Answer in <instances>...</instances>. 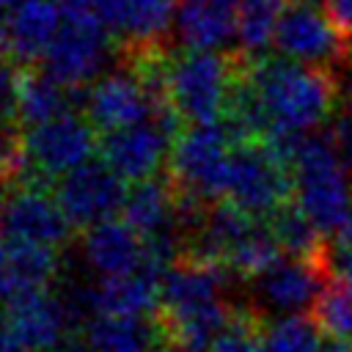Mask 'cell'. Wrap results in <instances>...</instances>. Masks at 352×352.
<instances>
[{
  "label": "cell",
  "mask_w": 352,
  "mask_h": 352,
  "mask_svg": "<svg viewBox=\"0 0 352 352\" xmlns=\"http://www.w3.org/2000/svg\"><path fill=\"white\" fill-rule=\"evenodd\" d=\"M60 261L55 248L11 242V292L8 300L25 292L47 289L58 278Z\"/></svg>",
  "instance_id": "d4e9b609"
},
{
  "label": "cell",
  "mask_w": 352,
  "mask_h": 352,
  "mask_svg": "<svg viewBox=\"0 0 352 352\" xmlns=\"http://www.w3.org/2000/svg\"><path fill=\"white\" fill-rule=\"evenodd\" d=\"M113 36L121 41L148 50L168 30H173L176 0H85Z\"/></svg>",
  "instance_id": "e0dca14e"
},
{
  "label": "cell",
  "mask_w": 352,
  "mask_h": 352,
  "mask_svg": "<svg viewBox=\"0 0 352 352\" xmlns=\"http://www.w3.org/2000/svg\"><path fill=\"white\" fill-rule=\"evenodd\" d=\"M330 138L341 157L352 162V104H336L333 124H330Z\"/></svg>",
  "instance_id": "f1b7e54d"
},
{
  "label": "cell",
  "mask_w": 352,
  "mask_h": 352,
  "mask_svg": "<svg viewBox=\"0 0 352 352\" xmlns=\"http://www.w3.org/2000/svg\"><path fill=\"white\" fill-rule=\"evenodd\" d=\"M85 341L91 352H157L162 330L151 327L148 316L96 314L85 322Z\"/></svg>",
  "instance_id": "44dd1931"
},
{
  "label": "cell",
  "mask_w": 352,
  "mask_h": 352,
  "mask_svg": "<svg viewBox=\"0 0 352 352\" xmlns=\"http://www.w3.org/2000/svg\"><path fill=\"white\" fill-rule=\"evenodd\" d=\"M228 267L204 258L173 261L162 272L160 314L162 338L184 352H209L212 341L231 322Z\"/></svg>",
  "instance_id": "7a4b0ae2"
},
{
  "label": "cell",
  "mask_w": 352,
  "mask_h": 352,
  "mask_svg": "<svg viewBox=\"0 0 352 352\" xmlns=\"http://www.w3.org/2000/svg\"><path fill=\"white\" fill-rule=\"evenodd\" d=\"M11 292V242L0 234V300L6 302Z\"/></svg>",
  "instance_id": "1f68e13d"
},
{
  "label": "cell",
  "mask_w": 352,
  "mask_h": 352,
  "mask_svg": "<svg viewBox=\"0 0 352 352\" xmlns=\"http://www.w3.org/2000/svg\"><path fill=\"white\" fill-rule=\"evenodd\" d=\"M50 352H91L88 349V341H85V336L80 338V336H74V330L60 341V344H55Z\"/></svg>",
  "instance_id": "e575fe53"
},
{
  "label": "cell",
  "mask_w": 352,
  "mask_h": 352,
  "mask_svg": "<svg viewBox=\"0 0 352 352\" xmlns=\"http://www.w3.org/2000/svg\"><path fill=\"white\" fill-rule=\"evenodd\" d=\"M314 322L327 338L352 344V286L346 278H330L314 302Z\"/></svg>",
  "instance_id": "484cf974"
},
{
  "label": "cell",
  "mask_w": 352,
  "mask_h": 352,
  "mask_svg": "<svg viewBox=\"0 0 352 352\" xmlns=\"http://www.w3.org/2000/svg\"><path fill=\"white\" fill-rule=\"evenodd\" d=\"M16 88H19V74L8 60H0V118L14 113L16 104Z\"/></svg>",
  "instance_id": "f546056e"
},
{
  "label": "cell",
  "mask_w": 352,
  "mask_h": 352,
  "mask_svg": "<svg viewBox=\"0 0 352 352\" xmlns=\"http://www.w3.org/2000/svg\"><path fill=\"white\" fill-rule=\"evenodd\" d=\"M319 324L308 316H275L261 330V352H324Z\"/></svg>",
  "instance_id": "4316f807"
},
{
  "label": "cell",
  "mask_w": 352,
  "mask_h": 352,
  "mask_svg": "<svg viewBox=\"0 0 352 352\" xmlns=\"http://www.w3.org/2000/svg\"><path fill=\"white\" fill-rule=\"evenodd\" d=\"M69 110H72L69 85L60 82L55 74H50L44 69V72H28L19 77L14 113L25 126L50 121V118L63 116Z\"/></svg>",
  "instance_id": "7402d4cb"
},
{
  "label": "cell",
  "mask_w": 352,
  "mask_h": 352,
  "mask_svg": "<svg viewBox=\"0 0 352 352\" xmlns=\"http://www.w3.org/2000/svg\"><path fill=\"white\" fill-rule=\"evenodd\" d=\"M344 264V278H346V283L352 286V258L349 261H341Z\"/></svg>",
  "instance_id": "8d00e7d4"
},
{
  "label": "cell",
  "mask_w": 352,
  "mask_h": 352,
  "mask_svg": "<svg viewBox=\"0 0 352 352\" xmlns=\"http://www.w3.org/2000/svg\"><path fill=\"white\" fill-rule=\"evenodd\" d=\"M162 107H170L165 94L143 77L138 63L102 72L85 94V116L102 132L143 121Z\"/></svg>",
  "instance_id": "9c48e42d"
},
{
  "label": "cell",
  "mask_w": 352,
  "mask_h": 352,
  "mask_svg": "<svg viewBox=\"0 0 352 352\" xmlns=\"http://www.w3.org/2000/svg\"><path fill=\"white\" fill-rule=\"evenodd\" d=\"M113 55V33L85 0H66L55 38L44 52V69L69 88L91 85L107 72Z\"/></svg>",
  "instance_id": "8992f818"
},
{
  "label": "cell",
  "mask_w": 352,
  "mask_h": 352,
  "mask_svg": "<svg viewBox=\"0 0 352 352\" xmlns=\"http://www.w3.org/2000/svg\"><path fill=\"white\" fill-rule=\"evenodd\" d=\"M69 228L72 223L63 214L58 198L36 184L14 190L0 214V231L8 242L41 245L58 250L69 239Z\"/></svg>",
  "instance_id": "5bb4252c"
},
{
  "label": "cell",
  "mask_w": 352,
  "mask_h": 352,
  "mask_svg": "<svg viewBox=\"0 0 352 352\" xmlns=\"http://www.w3.org/2000/svg\"><path fill=\"white\" fill-rule=\"evenodd\" d=\"M179 121L182 118L170 107H162L143 121L104 132V138L99 143L102 160L124 182L135 184L143 179H154L160 173V168L170 160V148L176 140L173 129Z\"/></svg>",
  "instance_id": "ba28073f"
},
{
  "label": "cell",
  "mask_w": 352,
  "mask_h": 352,
  "mask_svg": "<svg viewBox=\"0 0 352 352\" xmlns=\"http://www.w3.org/2000/svg\"><path fill=\"white\" fill-rule=\"evenodd\" d=\"M0 352H33V349L6 324L3 316H0Z\"/></svg>",
  "instance_id": "836d02e7"
},
{
  "label": "cell",
  "mask_w": 352,
  "mask_h": 352,
  "mask_svg": "<svg viewBox=\"0 0 352 352\" xmlns=\"http://www.w3.org/2000/svg\"><path fill=\"white\" fill-rule=\"evenodd\" d=\"M3 319L33 352H50L74 330V319L63 297L50 294L47 289L25 292L6 300Z\"/></svg>",
  "instance_id": "2e32d148"
},
{
  "label": "cell",
  "mask_w": 352,
  "mask_h": 352,
  "mask_svg": "<svg viewBox=\"0 0 352 352\" xmlns=\"http://www.w3.org/2000/svg\"><path fill=\"white\" fill-rule=\"evenodd\" d=\"M239 0H176L173 36L190 50H226L236 41Z\"/></svg>",
  "instance_id": "ac0fdd59"
},
{
  "label": "cell",
  "mask_w": 352,
  "mask_h": 352,
  "mask_svg": "<svg viewBox=\"0 0 352 352\" xmlns=\"http://www.w3.org/2000/svg\"><path fill=\"white\" fill-rule=\"evenodd\" d=\"M6 201H8V190H6V176H0V214L6 209Z\"/></svg>",
  "instance_id": "d590c367"
},
{
  "label": "cell",
  "mask_w": 352,
  "mask_h": 352,
  "mask_svg": "<svg viewBox=\"0 0 352 352\" xmlns=\"http://www.w3.org/2000/svg\"><path fill=\"white\" fill-rule=\"evenodd\" d=\"M338 96L330 69L292 60L286 55L253 58L236 77L226 121L242 140L278 146L294 135L314 132L336 113Z\"/></svg>",
  "instance_id": "6da1fadb"
},
{
  "label": "cell",
  "mask_w": 352,
  "mask_h": 352,
  "mask_svg": "<svg viewBox=\"0 0 352 352\" xmlns=\"http://www.w3.org/2000/svg\"><path fill=\"white\" fill-rule=\"evenodd\" d=\"M275 50L292 60L333 69L352 50V41L316 3L292 0L280 14Z\"/></svg>",
  "instance_id": "7c38bea8"
},
{
  "label": "cell",
  "mask_w": 352,
  "mask_h": 352,
  "mask_svg": "<svg viewBox=\"0 0 352 352\" xmlns=\"http://www.w3.org/2000/svg\"><path fill=\"white\" fill-rule=\"evenodd\" d=\"M82 261L96 278H118L138 272L143 267H160L154 261L148 242L126 223V220H102L91 228H85L82 236Z\"/></svg>",
  "instance_id": "9a60e30c"
},
{
  "label": "cell",
  "mask_w": 352,
  "mask_h": 352,
  "mask_svg": "<svg viewBox=\"0 0 352 352\" xmlns=\"http://www.w3.org/2000/svg\"><path fill=\"white\" fill-rule=\"evenodd\" d=\"M286 0H239L236 19V44L245 55L261 58L270 47H275V33Z\"/></svg>",
  "instance_id": "603a6c76"
},
{
  "label": "cell",
  "mask_w": 352,
  "mask_h": 352,
  "mask_svg": "<svg viewBox=\"0 0 352 352\" xmlns=\"http://www.w3.org/2000/svg\"><path fill=\"white\" fill-rule=\"evenodd\" d=\"M22 165H25V138H19L16 129L0 118V176H11Z\"/></svg>",
  "instance_id": "83f0119b"
},
{
  "label": "cell",
  "mask_w": 352,
  "mask_h": 352,
  "mask_svg": "<svg viewBox=\"0 0 352 352\" xmlns=\"http://www.w3.org/2000/svg\"><path fill=\"white\" fill-rule=\"evenodd\" d=\"M52 195L58 198L63 214L77 228H91L102 220L116 217L124 209L126 187L124 179L102 160H88L85 165L63 173L55 182Z\"/></svg>",
  "instance_id": "4fadbf2b"
},
{
  "label": "cell",
  "mask_w": 352,
  "mask_h": 352,
  "mask_svg": "<svg viewBox=\"0 0 352 352\" xmlns=\"http://www.w3.org/2000/svg\"><path fill=\"white\" fill-rule=\"evenodd\" d=\"M63 6L55 0H16L3 19L6 47L16 60H41L60 28Z\"/></svg>",
  "instance_id": "ffe728a7"
},
{
  "label": "cell",
  "mask_w": 352,
  "mask_h": 352,
  "mask_svg": "<svg viewBox=\"0 0 352 352\" xmlns=\"http://www.w3.org/2000/svg\"><path fill=\"white\" fill-rule=\"evenodd\" d=\"M292 170L294 204L327 236L341 228L352 212V176L330 132H305L272 146Z\"/></svg>",
  "instance_id": "3957f363"
},
{
  "label": "cell",
  "mask_w": 352,
  "mask_h": 352,
  "mask_svg": "<svg viewBox=\"0 0 352 352\" xmlns=\"http://www.w3.org/2000/svg\"><path fill=\"white\" fill-rule=\"evenodd\" d=\"M333 278V253L322 258H275L253 278V308L270 316H292L314 308L319 292Z\"/></svg>",
  "instance_id": "30bf717a"
},
{
  "label": "cell",
  "mask_w": 352,
  "mask_h": 352,
  "mask_svg": "<svg viewBox=\"0 0 352 352\" xmlns=\"http://www.w3.org/2000/svg\"><path fill=\"white\" fill-rule=\"evenodd\" d=\"M300 3H324V0H300Z\"/></svg>",
  "instance_id": "74e56055"
},
{
  "label": "cell",
  "mask_w": 352,
  "mask_h": 352,
  "mask_svg": "<svg viewBox=\"0 0 352 352\" xmlns=\"http://www.w3.org/2000/svg\"><path fill=\"white\" fill-rule=\"evenodd\" d=\"M294 195L289 162L267 140H239L231 151L226 198L253 217H270Z\"/></svg>",
  "instance_id": "52a82bcc"
},
{
  "label": "cell",
  "mask_w": 352,
  "mask_h": 352,
  "mask_svg": "<svg viewBox=\"0 0 352 352\" xmlns=\"http://www.w3.org/2000/svg\"><path fill=\"white\" fill-rule=\"evenodd\" d=\"M270 226H272L280 248L289 250L292 256L322 258V256L333 253L324 234L314 226V220L297 204H283L275 214H270Z\"/></svg>",
  "instance_id": "cb8c5ba5"
},
{
  "label": "cell",
  "mask_w": 352,
  "mask_h": 352,
  "mask_svg": "<svg viewBox=\"0 0 352 352\" xmlns=\"http://www.w3.org/2000/svg\"><path fill=\"white\" fill-rule=\"evenodd\" d=\"M94 129L96 126L88 121V116L82 118L72 110L28 126L25 168H30L38 179H60L63 173L85 165L99 148Z\"/></svg>",
  "instance_id": "8fae6325"
},
{
  "label": "cell",
  "mask_w": 352,
  "mask_h": 352,
  "mask_svg": "<svg viewBox=\"0 0 352 352\" xmlns=\"http://www.w3.org/2000/svg\"><path fill=\"white\" fill-rule=\"evenodd\" d=\"M336 256H338V261H349L352 258V212L341 223V228L336 231Z\"/></svg>",
  "instance_id": "d6a6232c"
},
{
  "label": "cell",
  "mask_w": 352,
  "mask_h": 352,
  "mask_svg": "<svg viewBox=\"0 0 352 352\" xmlns=\"http://www.w3.org/2000/svg\"><path fill=\"white\" fill-rule=\"evenodd\" d=\"M242 138L226 118L212 124H190L176 135L170 148V182L184 201L214 204L226 198L231 151Z\"/></svg>",
  "instance_id": "5b68a950"
},
{
  "label": "cell",
  "mask_w": 352,
  "mask_h": 352,
  "mask_svg": "<svg viewBox=\"0 0 352 352\" xmlns=\"http://www.w3.org/2000/svg\"><path fill=\"white\" fill-rule=\"evenodd\" d=\"M330 19L341 28V33L352 41V0H324Z\"/></svg>",
  "instance_id": "4dcf8cb0"
},
{
  "label": "cell",
  "mask_w": 352,
  "mask_h": 352,
  "mask_svg": "<svg viewBox=\"0 0 352 352\" xmlns=\"http://www.w3.org/2000/svg\"><path fill=\"white\" fill-rule=\"evenodd\" d=\"M160 267H143L118 278H99L88 286L91 316L96 314H124V316H148L160 308Z\"/></svg>",
  "instance_id": "d6986e66"
},
{
  "label": "cell",
  "mask_w": 352,
  "mask_h": 352,
  "mask_svg": "<svg viewBox=\"0 0 352 352\" xmlns=\"http://www.w3.org/2000/svg\"><path fill=\"white\" fill-rule=\"evenodd\" d=\"M349 165H352V162H349ZM349 176H352V170H349Z\"/></svg>",
  "instance_id": "f35d334b"
},
{
  "label": "cell",
  "mask_w": 352,
  "mask_h": 352,
  "mask_svg": "<svg viewBox=\"0 0 352 352\" xmlns=\"http://www.w3.org/2000/svg\"><path fill=\"white\" fill-rule=\"evenodd\" d=\"M236 66L220 50H190L165 60V102L187 124L220 121L228 110Z\"/></svg>",
  "instance_id": "277c9868"
}]
</instances>
